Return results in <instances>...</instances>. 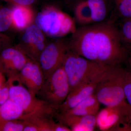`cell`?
<instances>
[{
  "label": "cell",
  "instance_id": "1",
  "mask_svg": "<svg viewBox=\"0 0 131 131\" xmlns=\"http://www.w3.org/2000/svg\"><path fill=\"white\" fill-rule=\"evenodd\" d=\"M68 43L73 52L103 65L121 64L126 62L128 56L113 20L77 28Z\"/></svg>",
  "mask_w": 131,
  "mask_h": 131
},
{
  "label": "cell",
  "instance_id": "2",
  "mask_svg": "<svg viewBox=\"0 0 131 131\" xmlns=\"http://www.w3.org/2000/svg\"><path fill=\"white\" fill-rule=\"evenodd\" d=\"M126 71L121 64L111 66L108 69L94 93L100 104L112 106L126 101L124 92Z\"/></svg>",
  "mask_w": 131,
  "mask_h": 131
},
{
  "label": "cell",
  "instance_id": "3",
  "mask_svg": "<svg viewBox=\"0 0 131 131\" xmlns=\"http://www.w3.org/2000/svg\"><path fill=\"white\" fill-rule=\"evenodd\" d=\"M35 23L45 35L62 38L76 30L74 19L57 7L47 6L39 12Z\"/></svg>",
  "mask_w": 131,
  "mask_h": 131
},
{
  "label": "cell",
  "instance_id": "4",
  "mask_svg": "<svg viewBox=\"0 0 131 131\" xmlns=\"http://www.w3.org/2000/svg\"><path fill=\"white\" fill-rule=\"evenodd\" d=\"M62 65L69 80L70 91L85 80L111 66L90 61L70 50L66 55Z\"/></svg>",
  "mask_w": 131,
  "mask_h": 131
},
{
  "label": "cell",
  "instance_id": "5",
  "mask_svg": "<svg viewBox=\"0 0 131 131\" xmlns=\"http://www.w3.org/2000/svg\"><path fill=\"white\" fill-rule=\"evenodd\" d=\"M9 90V99L23 109L24 114H50L57 110L31 93L23 84L18 75L8 77L7 81Z\"/></svg>",
  "mask_w": 131,
  "mask_h": 131
},
{
  "label": "cell",
  "instance_id": "6",
  "mask_svg": "<svg viewBox=\"0 0 131 131\" xmlns=\"http://www.w3.org/2000/svg\"><path fill=\"white\" fill-rule=\"evenodd\" d=\"M70 91L69 80L62 65L45 80L37 96L57 110Z\"/></svg>",
  "mask_w": 131,
  "mask_h": 131
},
{
  "label": "cell",
  "instance_id": "7",
  "mask_svg": "<svg viewBox=\"0 0 131 131\" xmlns=\"http://www.w3.org/2000/svg\"><path fill=\"white\" fill-rule=\"evenodd\" d=\"M131 106L126 101L106 107L96 116V126L101 131H131Z\"/></svg>",
  "mask_w": 131,
  "mask_h": 131
},
{
  "label": "cell",
  "instance_id": "8",
  "mask_svg": "<svg viewBox=\"0 0 131 131\" xmlns=\"http://www.w3.org/2000/svg\"><path fill=\"white\" fill-rule=\"evenodd\" d=\"M70 50L68 42L61 39L47 45L38 60L45 80L62 65L66 55Z\"/></svg>",
  "mask_w": 131,
  "mask_h": 131
},
{
  "label": "cell",
  "instance_id": "9",
  "mask_svg": "<svg viewBox=\"0 0 131 131\" xmlns=\"http://www.w3.org/2000/svg\"><path fill=\"white\" fill-rule=\"evenodd\" d=\"M46 45L45 34L35 24H32L24 30L20 42L16 46L30 59L38 62Z\"/></svg>",
  "mask_w": 131,
  "mask_h": 131
},
{
  "label": "cell",
  "instance_id": "10",
  "mask_svg": "<svg viewBox=\"0 0 131 131\" xmlns=\"http://www.w3.org/2000/svg\"><path fill=\"white\" fill-rule=\"evenodd\" d=\"M109 67L105 70L85 80L70 91L65 100L59 107L57 111L64 112L70 109L94 94L99 82Z\"/></svg>",
  "mask_w": 131,
  "mask_h": 131
},
{
  "label": "cell",
  "instance_id": "11",
  "mask_svg": "<svg viewBox=\"0 0 131 131\" xmlns=\"http://www.w3.org/2000/svg\"><path fill=\"white\" fill-rule=\"evenodd\" d=\"M29 59L16 46L6 48L0 53V71L8 77L18 75Z\"/></svg>",
  "mask_w": 131,
  "mask_h": 131
},
{
  "label": "cell",
  "instance_id": "12",
  "mask_svg": "<svg viewBox=\"0 0 131 131\" xmlns=\"http://www.w3.org/2000/svg\"><path fill=\"white\" fill-rule=\"evenodd\" d=\"M54 118V115L50 114H24L21 118L26 123L24 131H71Z\"/></svg>",
  "mask_w": 131,
  "mask_h": 131
},
{
  "label": "cell",
  "instance_id": "13",
  "mask_svg": "<svg viewBox=\"0 0 131 131\" xmlns=\"http://www.w3.org/2000/svg\"><path fill=\"white\" fill-rule=\"evenodd\" d=\"M18 75L28 90L37 95L45 81L43 73L39 62L29 59Z\"/></svg>",
  "mask_w": 131,
  "mask_h": 131
},
{
  "label": "cell",
  "instance_id": "14",
  "mask_svg": "<svg viewBox=\"0 0 131 131\" xmlns=\"http://www.w3.org/2000/svg\"><path fill=\"white\" fill-rule=\"evenodd\" d=\"M96 115H67L57 112L54 115L57 121L71 131H93L96 126Z\"/></svg>",
  "mask_w": 131,
  "mask_h": 131
},
{
  "label": "cell",
  "instance_id": "15",
  "mask_svg": "<svg viewBox=\"0 0 131 131\" xmlns=\"http://www.w3.org/2000/svg\"><path fill=\"white\" fill-rule=\"evenodd\" d=\"M14 6L12 27L17 30H25L35 20L33 11L31 6Z\"/></svg>",
  "mask_w": 131,
  "mask_h": 131
},
{
  "label": "cell",
  "instance_id": "16",
  "mask_svg": "<svg viewBox=\"0 0 131 131\" xmlns=\"http://www.w3.org/2000/svg\"><path fill=\"white\" fill-rule=\"evenodd\" d=\"M100 104L94 94L72 108L64 112H58L67 115H96L99 112Z\"/></svg>",
  "mask_w": 131,
  "mask_h": 131
},
{
  "label": "cell",
  "instance_id": "17",
  "mask_svg": "<svg viewBox=\"0 0 131 131\" xmlns=\"http://www.w3.org/2000/svg\"><path fill=\"white\" fill-rule=\"evenodd\" d=\"M24 114L22 108L9 98L0 106V123L13 120L21 119Z\"/></svg>",
  "mask_w": 131,
  "mask_h": 131
},
{
  "label": "cell",
  "instance_id": "18",
  "mask_svg": "<svg viewBox=\"0 0 131 131\" xmlns=\"http://www.w3.org/2000/svg\"><path fill=\"white\" fill-rule=\"evenodd\" d=\"M74 15L75 22L82 26L93 24L91 9L87 0H82L76 5Z\"/></svg>",
  "mask_w": 131,
  "mask_h": 131
},
{
  "label": "cell",
  "instance_id": "19",
  "mask_svg": "<svg viewBox=\"0 0 131 131\" xmlns=\"http://www.w3.org/2000/svg\"><path fill=\"white\" fill-rule=\"evenodd\" d=\"M91 9L93 24L104 21L107 8L105 0H87Z\"/></svg>",
  "mask_w": 131,
  "mask_h": 131
},
{
  "label": "cell",
  "instance_id": "20",
  "mask_svg": "<svg viewBox=\"0 0 131 131\" xmlns=\"http://www.w3.org/2000/svg\"><path fill=\"white\" fill-rule=\"evenodd\" d=\"M122 44L128 51H131V19H122L118 27Z\"/></svg>",
  "mask_w": 131,
  "mask_h": 131
},
{
  "label": "cell",
  "instance_id": "21",
  "mask_svg": "<svg viewBox=\"0 0 131 131\" xmlns=\"http://www.w3.org/2000/svg\"><path fill=\"white\" fill-rule=\"evenodd\" d=\"M118 16L122 19H131V0H113Z\"/></svg>",
  "mask_w": 131,
  "mask_h": 131
},
{
  "label": "cell",
  "instance_id": "22",
  "mask_svg": "<svg viewBox=\"0 0 131 131\" xmlns=\"http://www.w3.org/2000/svg\"><path fill=\"white\" fill-rule=\"evenodd\" d=\"M12 8L0 5V32L8 30L12 27Z\"/></svg>",
  "mask_w": 131,
  "mask_h": 131
},
{
  "label": "cell",
  "instance_id": "23",
  "mask_svg": "<svg viewBox=\"0 0 131 131\" xmlns=\"http://www.w3.org/2000/svg\"><path fill=\"white\" fill-rule=\"evenodd\" d=\"M25 125L22 119L9 121L0 123V131H24Z\"/></svg>",
  "mask_w": 131,
  "mask_h": 131
},
{
  "label": "cell",
  "instance_id": "24",
  "mask_svg": "<svg viewBox=\"0 0 131 131\" xmlns=\"http://www.w3.org/2000/svg\"><path fill=\"white\" fill-rule=\"evenodd\" d=\"M124 92L126 101L131 106V71L126 69Z\"/></svg>",
  "mask_w": 131,
  "mask_h": 131
},
{
  "label": "cell",
  "instance_id": "25",
  "mask_svg": "<svg viewBox=\"0 0 131 131\" xmlns=\"http://www.w3.org/2000/svg\"><path fill=\"white\" fill-rule=\"evenodd\" d=\"M12 4L14 6H31L37 0H0Z\"/></svg>",
  "mask_w": 131,
  "mask_h": 131
},
{
  "label": "cell",
  "instance_id": "26",
  "mask_svg": "<svg viewBox=\"0 0 131 131\" xmlns=\"http://www.w3.org/2000/svg\"><path fill=\"white\" fill-rule=\"evenodd\" d=\"M11 42V39L7 35L0 32V47L8 45Z\"/></svg>",
  "mask_w": 131,
  "mask_h": 131
},
{
  "label": "cell",
  "instance_id": "27",
  "mask_svg": "<svg viewBox=\"0 0 131 131\" xmlns=\"http://www.w3.org/2000/svg\"><path fill=\"white\" fill-rule=\"evenodd\" d=\"M7 80H6L5 74L0 71V87L3 86L6 82Z\"/></svg>",
  "mask_w": 131,
  "mask_h": 131
},
{
  "label": "cell",
  "instance_id": "28",
  "mask_svg": "<svg viewBox=\"0 0 131 131\" xmlns=\"http://www.w3.org/2000/svg\"><path fill=\"white\" fill-rule=\"evenodd\" d=\"M128 66V69L131 71V51H128V56L126 62Z\"/></svg>",
  "mask_w": 131,
  "mask_h": 131
},
{
  "label": "cell",
  "instance_id": "29",
  "mask_svg": "<svg viewBox=\"0 0 131 131\" xmlns=\"http://www.w3.org/2000/svg\"><path fill=\"white\" fill-rule=\"evenodd\" d=\"M129 117H130V119L131 121V106L130 109V113H129Z\"/></svg>",
  "mask_w": 131,
  "mask_h": 131
}]
</instances>
